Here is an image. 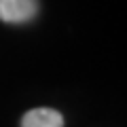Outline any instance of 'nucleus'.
Returning a JSON list of instances; mask_svg holds the SVG:
<instances>
[{
    "instance_id": "2",
    "label": "nucleus",
    "mask_w": 127,
    "mask_h": 127,
    "mask_svg": "<svg viewBox=\"0 0 127 127\" xmlns=\"http://www.w3.org/2000/svg\"><path fill=\"white\" fill-rule=\"evenodd\" d=\"M21 127H64V117L55 108H32L21 117Z\"/></svg>"
},
{
    "instance_id": "1",
    "label": "nucleus",
    "mask_w": 127,
    "mask_h": 127,
    "mask_svg": "<svg viewBox=\"0 0 127 127\" xmlns=\"http://www.w3.org/2000/svg\"><path fill=\"white\" fill-rule=\"evenodd\" d=\"M38 15V0H0V21L28 23Z\"/></svg>"
}]
</instances>
